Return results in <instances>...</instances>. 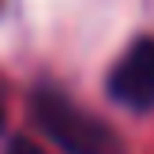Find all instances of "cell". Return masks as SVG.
<instances>
[{"mask_svg": "<svg viewBox=\"0 0 154 154\" xmlns=\"http://www.w3.org/2000/svg\"><path fill=\"white\" fill-rule=\"evenodd\" d=\"M0 120H4V117H0Z\"/></svg>", "mask_w": 154, "mask_h": 154, "instance_id": "obj_4", "label": "cell"}, {"mask_svg": "<svg viewBox=\"0 0 154 154\" xmlns=\"http://www.w3.org/2000/svg\"><path fill=\"white\" fill-rule=\"evenodd\" d=\"M109 94L124 109H154V38H139L109 72Z\"/></svg>", "mask_w": 154, "mask_h": 154, "instance_id": "obj_2", "label": "cell"}, {"mask_svg": "<svg viewBox=\"0 0 154 154\" xmlns=\"http://www.w3.org/2000/svg\"><path fill=\"white\" fill-rule=\"evenodd\" d=\"M4 154H45V150L38 147V143H30V139H11Z\"/></svg>", "mask_w": 154, "mask_h": 154, "instance_id": "obj_3", "label": "cell"}, {"mask_svg": "<svg viewBox=\"0 0 154 154\" xmlns=\"http://www.w3.org/2000/svg\"><path fill=\"white\" fill-rule=\"evenodd\" d=\"M30 117L34 124L49 135L64 154H124L120 135L113 132L105 120H98L94 113H87L83 105H75L72 98H64L60 90H34L30 98Z\"/></svg>", "mask_w": 154, "mask_h": 154, "instance_id": "obj_1", "label": "cell"}]
</instances>
